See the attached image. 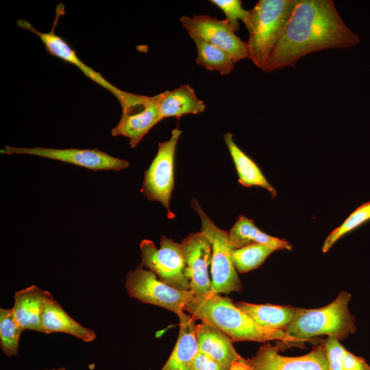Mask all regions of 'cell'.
I'll use <instances>...</instances> for the list:
<instances>
[{"label":"cell","mask_w":370,"mask_h":370,"mask_svg":"<svg viewBox=\"0 0 370 370\" xmlns=\"http://www.w3.org/2000/svg\"><path fill=\"white\" fill-rule=\"evenodd\" d=\"M359 36L343 22L332 0H298L264 71L294 66L304 56L357 45Z\"/></svg>","instance_id":"6da1fadb"},{"label":"cell","mask_w":370,"mask_h":370,"mask_svg":"<svg viewBox=\"0 0 370 370\" xmlns=\"http://www.w3.org/2000/svg\"><path fill=\"white\" fill-rule=\"evenodd\" d=\"M193 319L207 323L228 336L232 341L265 343L278 340L293 346L301 345L282 330L263 328L239 309L232 299L214 293L205 297H195L184 308Z\"/></svg>","instance_id":"7a4b0ae2"},{"label":"cell","mask_w":370,"mask_h":370,"mask_svg":"<svg viewBox=\"0 0 370 370\" xmlns=\"http://www.w3.org/2000/svg\"><path fill=\"white\" fill-rule=\"evenodd\" d=\"M298 0H259L251 10L246 27L248 58L264 70Z\"/></svg>","instance_id":"3957f363"},{"label":"cell","mask_w":370,"mask_h":370,"mask_svg":"<svg viewBox=\"0 0 370 370\" xmlns=\"http://www.w3.org/2000/svg\"><path fill=\"white\" fill-rule=\"evenodd\" d=\"M351 297L349 292L342 291L325 306L304 309L283 331L301 343L321 335L343 340L356 331L355 317L348 308Z\"/></svg>","instance_id":"277c9868"},{"label":"cell","mask_w":370,"mask_h":370,"mask_svg":"<svg viewBox=\"0 0 370 370\" xmlns=\"http://www.w3.org/2000/svg\"><path fill=\"white\" fill-rule=\"evenodd\" d=\"M64 10L62 4L58 5L53 27L48 32L38 31L25 19H18L16 24L20 27L36 34L40 39L50 55L77 66L87 77L113 94L122 107V112H129L141 105L145 100L144 95L127 92L114 86L106 79L100 73L84 63L70 45L56 34L55 27L60 16L64 14Z\"/></svg>","instance_id":"5b68a950"},{"label":"cell","mask_w":370,"mask_h":370,"mask_svg":"<svg viewBox=\"0 0 370 370\" xmlns=\"http://www.w3.org/2000/svg\"><path fill=\"white\" fill-rule=\"evenodd\" d=\"M190 204L200 218V231L211 244L210 273L214 293L228 294L232 291H241L242 283L233 262L232 252L235 248L232 244L229 232L215 225L196 199Z\"/></svg>","instance_id":"8992f818"},{"label":"cell","mask_w":370,"mask_h":370,"mask_svg":"<svg viewBox=\"0 0 370 370\" xmlns=\"http://www.w3.org/2000/svg\"><path fill=\"white\" fill-rule=\"evenodd\" d=\"M140 249L141 266L166 284L180 291H190L181 243L162 236L159 248L152 241L144 239L140 243Z\"/></svg>","instance_id":"52a82bcc"},{"label":"cell","mask_w":370,"mask_h":370,"mask_svg":"<svg viewBox=\"0 0 370 370\" xmlns=\"http://www.w3.org/2000/svg\"><path fill=\"white\" fill-rule=\"evenodd\" d=\"M130 297L165 308L177 315L195 298L191 291H180L161 281L151 271L139 265L128 272L124 285Z\"/></svg>","instance_id":"ba28073f"},{"label":"cell","mask_w":370,"mask_h":370,"mask_svg":"<svg viewBox=\"0 0 370 370\" xmlns=\"http://www.w3.org/2000/svg\"><path fill=\"white\" fill-rule=\"evenodd\" d=\"M182 131L176 127L171 138L158 144L157 153L145 177L140 192L149 201L160 202L167 210L169 218L174 214L170 210V199L175 184V154Z\"/></svg>","instance_id":"9c48e42d"},{"label":"cell","mask_w":370,"mask_h":370,"mask_svg":"<svg viewBox=\"0 0 370 370\" xmlns=\"http://www.w3.org/2000/svg\"><path fill=\"white\" fill-rule=\"evenodd\" d=\"M3 154H28L59 160L92 171H121L130 164L124 160L109 155L97 149H53L45 147H16L5 146L1 149Z\"/></svg>","instance_id":"30bf717a"},{"label":"cell","mask_w":370,"mask_h":370,"mask_svg":"<svg viewBox=\"0 0 370 370\" xmlns=\"http://www.w3.org/2000/svg\"><path fill=\"white\" fill-rule=\"evenodd\" d=\"M182 27L208 42L225 51L236 62L248 58L247 42L243 41L231 28L226 19L219 20L208 15L182 16Z\"/></svg>","instance_id":"8fae6325"},{"label":"cell","mask_w":370,"mask_h":370,"mask_svg":"<svg viewBox=\"0 0 370 370\" xmlns=\"http://www.w3.org/2000/svg\"><path fill=\"white\" fill-rule=\"evenodd\" d=\"M280 350L269 343L260 346L255 356L247 359L251 370H330L323 340L301 356H284L279 354Z\"/></svg>","instance_id":"7c38bea8"},{"label":"cell","mask_w":370,"mask_h":370,"mask_svg":"<svg viewBox=\"0 0 370 370\" xmlns=\"http://www.w3.org/2000/svg\"><path fill=\"white\" fill-rule=\"evenodd\" d=\"M181 244L190 291L195 297H205L214 294L208 272L212 260L209 239L199 231L188 234Z\"/></svg>","instance_id":"4fadbf2b"},{"label":"cell","mask_w":370,"mask_h":370,"mask_svg":"<svg viewBox=\"0 0 370 370\" xmlns=\"http://www.w3.org/2000/svg\"><path fill=\"white\" fill-rule=\"evenodd\" d=\"M195 335L199 351L230 369H251L247 359L235 350L232 340L215 327L204 322L196 324Z\"/></svg>","instance_id":"5bb4252c"},{"label":"cell","mask_w":370,"mask_h":370,"mask_svg":"<svg viewBox=\"0 0 370 370\" xmlns=\"http://www.w3.org/2000/svg\"><path fill=\"white\" fill-rule=\"evenodd\" d=\"M162 120L157 96L148 97L140 110L130 114H122L119 122L112 129L111 133L113 136L127 138L130 146L134 148Z\"/></svg>","instance_id":"9a60e30c"},{"label":"cell","mask_w":370,"mask_h":370,"mask_svg":"<svg viewBox=\"0 0 370 370\" xmlns=\"http://www.w3.org/2000/svg\"><path fill=\"white\" fill-rule=\"evenodd\" d=\"M12 307L15 317L25 330L43 332L42 312L47 301L53 297L47 291L32 285L16 291Z\"/></svg>","instance_id":"2e32d148"},{"label":"cell","mask_w":370,"mask_h":370,"mask_svg":"<svg viewBox=\"0 0 370 370\" xmlns=\"http://www.w3.org/2000/svg\"><path fill=\"white\" fill-rule=\"evenodd\" d=\"M185 311L179 314L180 330L174 349L160 370H193L199 352L195 335V319Z\"/></svg>","instance_id":"e0dca14e"},{"label":"cell","mask_w":370,"mask_h":370,"mask_svg":"<svg viewBox=\"0 0 370 370\" xmlns=\"http://www.w3.org/2000/svg\"><path fill=\"white\" fill-rule=\"evenodd\" d=\"M156 96L162 119L172 116L179 119L185 114L202 113L206 109L204 101L197 97L195 90L188 84L172 90H165Z\"/></svg>","instance_id":"ac0fdd59"},{"label":"cell","mask_w":370,"mask_h":370,"mask_svg":"<svg viewBox=\"0 0 370 370\" xmlns=\"http://www.w3.org/2000/svg\"><path fill=\"white\" fill-rule=\"evenodd\" d=\"M235 305L259 325L282 331L305 309L290 306L254 304L244 301L237 302Z\"/></svg>","instance_id":"d6986e66"},{"label":"cell","mask_w":370,"mask_h":370,"mask_svg":"<svg viewBox=\"0 0 370 370\" xmlns=\"http://www.w3.org/2000/svg\"><path fill=\"white\" fill-rule=\"evenodd\" d=\"M42 327L43 333L47 334L63 332L88 343L96 338V334L92 330L84 327L71 317L53 297L49 299L45 304Z\"/></svg>","instance_id":"ffe728a7"},{"label":"cell","mask_w":370,"mask_h":370,"mask_svg":"<svg viewBox=\"0 0 370 370\" xmlns=\"http://www.w3.org/2000/svg\"><path fill=\"white\" fill-rule=\"evenodd\" d=\"M223 138L236 167L238 182L245 187L264 188L272 197H275L276 190L268 182L257 164L236 144L232 134L225 133Z\"/></svg>","instance_id":"44dd1931"},{"label":"cell","mask_w":370,"mask_h":370,"mask_svg":"<svg viewBox=\"0 0 370 370\" xmlns=\"http://www.w3.org/2000/svg\"><path fill=\"white\" fill-rule=\"evenodd\" d=\"M230 237L235 249L252 244L267 245L275 251L292 248L289 242L270 236L258 228L251 219L241 215L229 231Z\"/></svg>","instance_id":"7402d4cb"},{"label":"cell","mask_w":370,"mask_h":370,"mask_svg":"<svg viewBox=\"0 0 370 370\" xmlns=\"http://www.w3.org/2000/svg\"><path fill=\"white\" fill-rule=\"evenodd\" d=\"M188 34L197 49L196 62L198 64L209 71H217L221 75H227L234 69L235 62L225 51L195 34Z\"/></svg>","instance_id":"603a6c76"},{"label":"cell","mask_w":370,"mask_h":370,"mask_svg":"<svg viewBox=\"0 0 370 370\" xmlns=\"http://www.w3.org/2000/svg\"><path fill=\"white\" fill-rule=\"evenodd\" d=\"M24 330L16 320L12 308H0V346L7 356L18 354L20 337Z\"/></svg>","instance_id":"cb8c5ba5"},{"label":"cell","mask_w":370,"mask_h":370,"mask_svg":"<svg viewBox=\"0 0 370 370\" xmlns=\"http://www.w3.org/2000/svg\"><path fill=\"white\" fill-rule=\"evenodd\" d=\"M275 250L262 244H252L234 249L232 260L236 271L241 273L258 268Z\"/></svg>","instance_id":"d4e9b609"},{"label":"cell","mask_w":370,"mask_h":370,"mask_svg":"<svg viewBox=\"0 0 370 370\" xmlns=\"http://www.w3.org/2000/svg\"><path fill=\"white\" fill-rule=\"evenodd\" d=\"M369 220L370 201L357 208L340 226L327 236L322 246V251L326 253L341 237Z\"/></svg>","instance_id":"484cf974"},{"label":"cell","mask_w":370,"mask_h":370,"mask_svg":"<svg viewBox=\"0 0 370 370\" xmlns=\"http://www.w3.org/2000/svg\"><path fill=\"white\" fill-rule=\"evenodd\" d=\"M210 2L225 14V19L235 32L239 29V20L245 24L246 27H247L251 16V10L244 9L242 7L241 1L210 0Z\"/></svg>","instance_id":"4316f807"},{"label":"cell","mask_w":370,"mask_h":370,"mask_svg":"<svg viewBox=\"0 0 370 370\" xmlns=\"http://www.w3.org/2000/svg\"><path fill=\"white\" fill-rule=\"evenodd\" d=\"M324 341L327 356L330 370H344L342 365V356L345 351L344 347L339 341L328 337Z\"/></svg>","instance_id":"83f0119b"},{"label":"cell","mask_w":370,"mask_h":370,"mask_svg":"<svg viewBox=\"0 0 370 370\" xmlns=\"http://www.w3.org/2000/svg\"><path fill=\"white\" fill-rule=\"evenodd\" d=\"M193 370H251V369H230L199 351L193 361Z\"/></svg>","instance_id":"f1b7e54d"},{"label":"cell","mask_w":370,"mask_h":370,"mask_svg":"<svg viewBox=\"0 0 370 370\" xmlns=\"http://www.w3.org/2000/svg\"><path fill=\"white\" fill-rule=\"evenodd\" d=\"M342 365L344 370H370L366 360L360 356L345 349L342 356Z\"/></svg>","instance_id":"f546056e"},{"label":"cell","mask_w":370,"mask_h":370,"mask_svg":"<svg viewBox=\"0 0 370 370\" xmlns=\"http://www.w3.org/2000/svg\"><path fill=\"white\" fill-rule=\"evenodd\" d=\"M52 370H66L64 368L60 367L56 369H52Z\"/></svg>","instance_id":"4dcf8cb0"},{"label":"cell","mask_w":370,"mask_h":370,"mask_svg":"<svg viewBox=\"0 0 370 370\" xmlns=\"http://www.w3.org/2000/svg\"><path fill=\"white\" fill-rule=\"evenodd\" d=\"M45 370H49V369H45ZM50 370H52V369H50Z\"/></svg>","instance_id":"1f68e13d"}]
</instances>
